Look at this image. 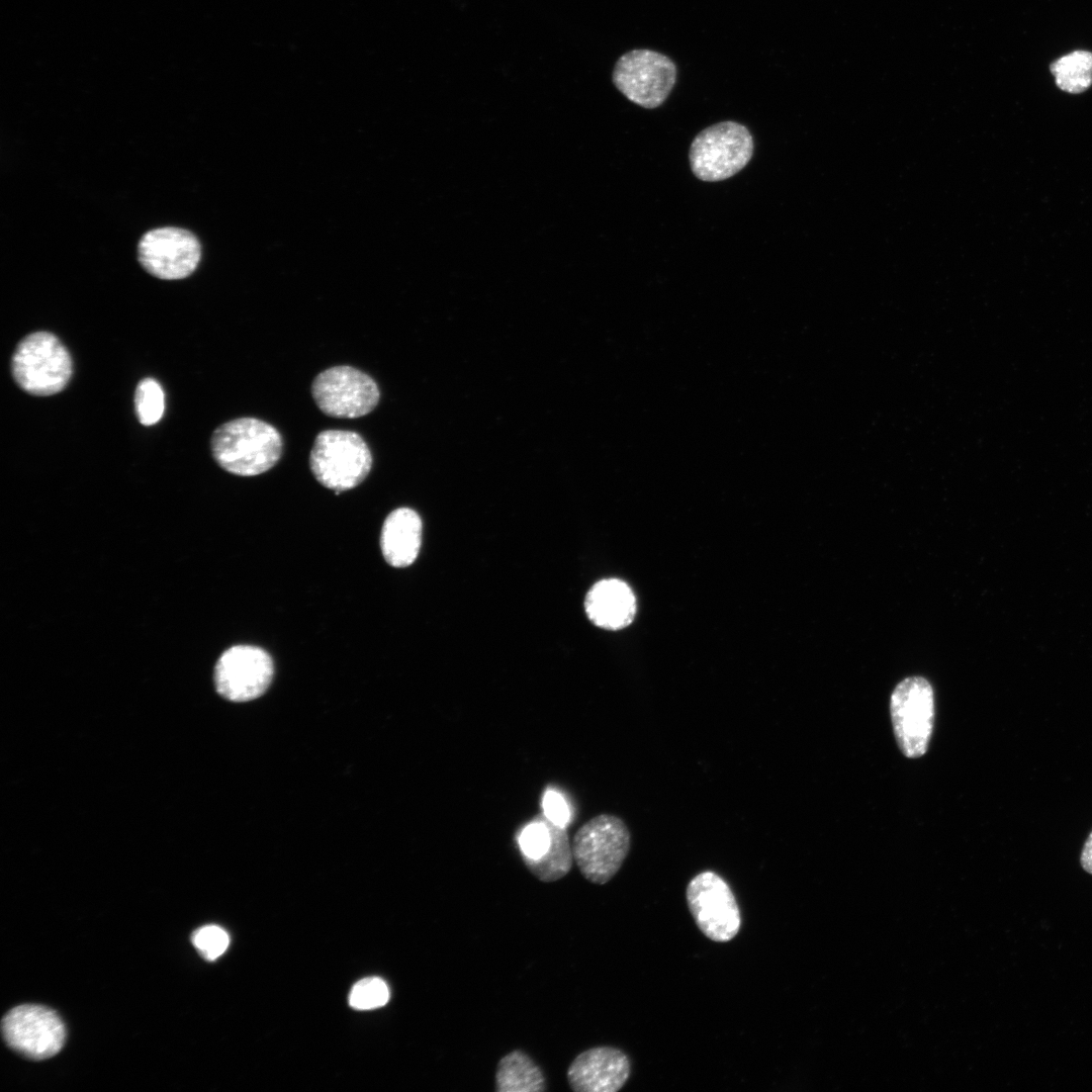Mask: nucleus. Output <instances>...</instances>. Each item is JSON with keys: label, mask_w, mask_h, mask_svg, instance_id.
Returning <instances> with one entry per match:
<instances>
[{"label": "nucleus", "mask_w": 1092, "mask_h": 1092, "mask_svg": "<svg viewBox=\"0 0 1092 1092\" xmlns=\"http://www.w3.org/2000/svg\"><path fill=\"white\" fill-rule=\"evenodd\" d=\"M543 814L553 823L566 826L570 812L563 797L555 791H547L542 800Z\"/></svg>", "instance_id": "23"}, {"label": "nucleus", "mask_w": 1092, "mask_h": 1092, "mask_svg": "<svg viewBox=\"0 0 1092 1092\" xmlns=\"http://www.w3.org/2000/svg\"><path fill=\"white\" fill-rule=\"evenodd\" d=\"M689 909L700 930L718 942L731 940L740 928L735 897L723 878L712 871L695 876L687 887Z\"/></svg>", "instance_id": "9"}, {"label": "nucleus", "mask_w": 1092, "mask_h": 1092, "mask_svg": "<svg viewBox=\"0 0 1092 1092\" xmlns=\"http://www.w3.org/2000/svg\"><path fill=\"white\" fill-rule=\"evenodd\" d=\"M625 822L613 814H600L584 822L571 841L573 859L590 883L604 885L620 870L630 850Z\"/></svg>", "instance_id": "3"}, {"label": "nucleus", "mask_w": 1092, "mask_h": 1092, "mask_svg": "<svg viewBox=\"0 0 1092 1092\" xmlns=\"http://www.w3.org/2000/svg\"><path fill=\"white\" fill-rule=\"evenodd\" d=\"M752 154L753 139L747 127L729 120L699 132L691 144L689 159L698 179L717 182L742 170Z\"/></svg>", "instance_id": "5"}, {"label": "nucleus", "mask_w": 1092, "mask_h": 1092, "mask_svg": "<svg viewBox=\"0 0 1092 1092\" xmlns=\"http://www.w3.org/2000/svg\"><path fill=\"white\" fill-rule=\"evenodd\" d=\"M210 449L223 470L240 476H255L268 471L279 461L283 442L271 424L256 418H239L214 430Z\"/></svg>", "instance_id": "1"}, {"label": "nucleus", "mask_w": 1092, "mask_h": 1092, "mask_svg": "<svg viewBox=\"0 0 1092 1092\" xmlns=\"http://www.w3.org/2000/svg\"><path fill=\"white\" fill-rule=\"evenodd\" d=\"M1058 87L1069 93H1081L1092 84V53L1076 51L1051 65Z\"/></svg>", "instance_id": "18"}, {"label": "nucleus", "mask_w": 1092, "mask_h": 1092, "mask_svg": "<svg viewBox=\"0 0 1092 1092\" xmlns=\"http://www.w3.org/2000/svg\"><path fill=\"white\" fill-rule=\"evenodd\" d=\"M676 67L665 55L638 49L621 56L613 70V83L630 101L644 107L661 105L676 80Z\"/></svg>", "instance_id": "7"}, {"label": "nucleus", "mask_w": 1092, "mask_h": 1092, "mask_svg": "<svg viewBox=\"0 0 1092 1092\" xmlns=\"http://www.w3.org/2000/svg\"><path fill=\"white\" fill-rule=\"evenodd\" d=\"M518 842L522 858L537 859L543 856L551 844V833L547 817L543 813L537 815L521 831Z\"/></svg>", "instance_id": "20"}, {"label": "nucleus", "mask_w": 1092, "mask_h": 1092, "mask_svg": "<svg viewBox=\"0 0 1092 1092\" xmlns=\"http://www.w3.org/2000/svg\"><path fill=\"white\" fill-rule=\"evenodd\" d=\"M191 940L200 956L207 961H214L228 948V932L217 925H205L195 930Z\"/></svg>", "instance_id": "22"}, {"label": "nucleus", "mask_w": 1092, "mask_h": 1092, "mask_svg": "<svg viewBox=\"0 0 1092 1092\" xmlns=\"http://www.w3.org/2000/svg\"><path fill=\"white\" fill-rule=\"evenodd\" d=\"M584 609L596 626L620 630L632 623L636 601L628 584L617 578H608L598 581L588 590Z\"/></svg>", "instance_id": "14"}, {"label": "nucleus", "mask_w": 1092, "mask_h": 1092, "mask_svg": "<svg viewBox=\"0 0 1092 1092\" xmlns=\"http://www.w3.org/2000/svg\"><path fill=\"white\" fill-rule=\"evenodd\" d=\"M1 1026L7 1044L32 1060H44L57 1055L66 1039L61 1017L44 1006H17L3 1017Z\"/></svg>", "instance_id": "10"}, {"label": "nucleus", "mask_w": 1092, "mask_h": 1092, "mask_svg": "<svg viewBox=\"0 0 1092 1092\" xmlns=\"http://www.w3.org/2000/svg\"><path fill=\"white\" fill-rule=\"evenodd\" d=\"M890 712L900 750L909 758L922 756L934 724V694L930 684L921 676L903 679L892 693Z\"/></svg>", "instance_id": "6"}, {"label": "nucleus", "mask_w": 1092, "mask_h": 1092, "mask_svg": "<svg viewBox=\"0 0 1092 1092\" xmlns=\"http://www.w3.org/2000/svg\"><path fill=\"white\" fill-rule=\"evenodd\" d=\"M309 467L315 479L336 494L359 485L372 467V454L356 432L325 430L314 439Z\"/></svg>", "instance_id": "4"}, {"label": "nucleus", "mask_w": 1092, "mask_h": 1092, "mask_svg": "<svg viewBox=\"0 0 1092 1092\" xmlns=\"http://www.w3.org/2000/svg\"><path fill=\"white\" fill-rule=\"evenodd\" d=\"M274 673L273 661L262 648L236 645L226 649L214 667L217 693L232 702H247L263 695Z\"/></svg>", "instance_id": "11"}, {"label": "nucleus", "mask_w": 1092, "mask_h": 1092, "mask_svg": "<svg viewBox=\"0 0 1092 1092\" xmlns=\"http://www.w3.org/2000/svg\"><path fill=\"white\" fill-rule=\"evenodd\" d=\"M1082 868L1089 874H1092V831L1088 835L1080 857Z\"/></svg>", "instance_id": "24"}, {"label": "nucleus", "mask_w": 1092, "mask_h": 1092, "mask_svg": "<svg viewBox=\"0 0 1092 1092\" xmlns=\"http://www.w3.org/2000/svg\"><path fill=\"white\" fill-rule=\"evenodd\" d=\"M630 1075V1062L620 1050L597 1046L580 1053L567 1071L569 1086L576 1092H616Z\"/></svg>", "instance_id": "13"}, {"label": "nucleus", "mask_w": 1092, "mask_h": 1092, "mask_svg": "<svg viewBox=\"0 0 1092 1092\" xmlns=\"http://www.w3.org/2000/svg\"><path fill=\"white\" fill-rule=\"evenodd\" d=\"M14 381L25 392L48 396L69 383L73 364L69 351L52 333L35 332L16 346L11 359Z\"/></svg>", "instance_id": "2"}, {"label": "nucleus", "mask_w": 1092, "mask_h": 1092, "mask_svg": "<svg viewBox=\"0 0 1092 1092\" xmlns=\"http://www.w3.org/2000/svg\"><path fill=\"white\" fill-rule=\"evenodd\" d=\"M495 1088L498 1092H541L545 1090V1079L536 1063L516 1050L499 1060Z\"/></svg>", "instance_id": "16"}, {"label": "nucleus", "mask_w": 1092, "mask_h": 1092, "mask_svg": "<svg viewBox=\"0 0 1092 1092\" xmlns=\"http://www.w3.org/2000/svg\"><path fill=\"white\" fill-rule=\"evenodd\" d=\"M547 823L551 833L548 851L537 859L523 857L530 873L544 883L555 882L565 877L574 860L566 828L553 823L548 818Z\"/></svg>", "instance_id": "17"}, {"label": "nucleus", "mask_w": 1092, "mask_h": 1092, "mask_svg": "<svg viewBox=\"0 0 1092 1092\" xmlns=\"http://www.w3.org/2000/svg\"><path fill=\"white\" fill-rule=\"evenodd\" d=\"M389 988L380 978L369 977L358 981L349 995V1004L357 1010H371L384 1006L389 1000Z\"/></svg>", "instance_id": "21"}, {"label": "nucleus", "mask_w": 1092, "mask_h": 1092, "mask_svg": "<svg viewBox=\"0 0 1092 1092\" xmlns=\"http://www.w3.org/2000/svg\"><path fill=\"white\" fill-rule=\"evenodd\" d=\"M135 414L144 426L158 423L164 414L165 394L161 384L154 378L139 382L134 392Z\"/></svg>", "instance_id": "19"}, {"label": "nucleus", "mask_w": 1092, "mask_h": 1092, "mask_svg": "<svg viewBox=\"0 0 1092 1092\" xmlns=\"http://www.w3.org/2000/svg\"><path fill=\"white\" fill-rule=\"evenodd\" d=\"M139 261L151 275L164 280L189 276L197 267L201 248L189 231L166 226L146 233L140 240Z\"/></svg>", "instance_id": "12"}, {"label": "nucleus", "mask_w": 1092, "mask_h": 1092, "mask_svg": "<svg viewBox=\"0 0 1092 1092\" xmlns=\"http://www.w3.org/2000/svg\"><path fill=\"white\" fill-rule=\"evenodd\" d=\"M311 395L327 416L356 419L371 413L380 391L375 380L352 366L341 365L318 373L311 383Z\"/></svg>", "instance_id": "8"}, {"label": "nucleus", "mask_w": 1092, "mask_h": 1092, "mask_svg": "<svg viewBox=\"0 0 1092 1092\" xmlns=\"http://www.w3.org/2000/svg\"><path fill=\"white\" fill-rule=\"evenodd\" d=\"M422 542V520L408 508L392 511L385 519L380 537L384 559L393 567L411 565L418 557Z\"/></svg>", "instance_id": "15"}]
</instances>
